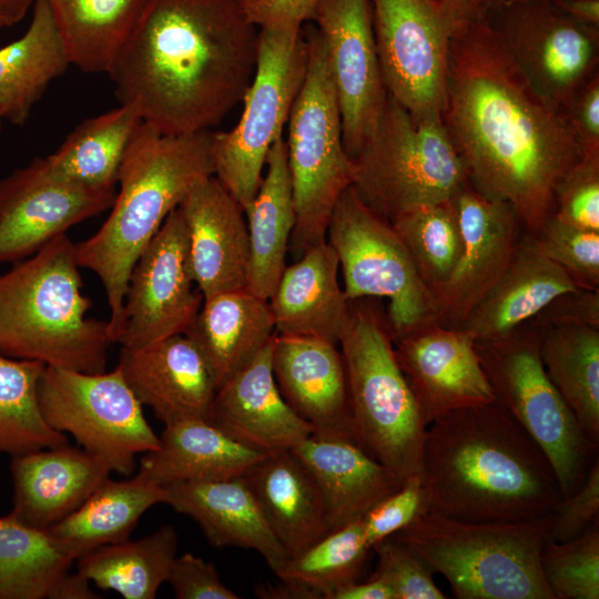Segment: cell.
I'll use <instances>...</instances> for the list:
<instances>
[{
  "mask_svg": "<svg viewBox=\"0 0 599 599\" xmlns=\"http://www.w3.org/2000/svg\"><path fill=\"white\" fill-rule=\"evenodd\" d=\"M390 223L434 296L447 282L461 253V231L450 200L410 207Z\"/></svg>",
  "mask_w": 599,
  "mask_h": 599,
  "instance_id": "b9f144b4",
  "label": "cell"
},
{
  "mask_svg": "<svg viewBox=\"0 0 599 599\" xmlns=\"http://www.w3.org/2000/svg\"><path fill=\"white\" fill-rule=\"evenodd\" d=\"M184 334L204 357L219 388L276 333L268 301L244 288L204 298Z\"/></svg>",
  "mask_w": 599,
  "mask_h": 599,
  "instance_id": "1f68e13d",
  "label": "cell"
},
{
  "mask_svg": "<svg viewBox=\"0 0 599 599\" xmlns=\"http://www.w3.org/2000/svg\"><path fill=\"white\" fill-rule=\"evenodd\" d=\"M387 93L415 115L445 105L454 26L437 0H369Z\"/></svg>",
  "mask_w": 599,
  "mask_h": 599,
  "instance_id": "9a60e30c",
  "label": "cell"
},
{
  "mask_svg": "<svg viewBox=\"0 0 599 599\" xmlns=\"http://www.w3.org/2000/svg\"><path fill=\"white\" fill-rule=\"evenodd\" d=\"M75 243L59 235L0 275V354L83 373L106 369L108 321L88 315Z\"/></svg>",
  "mask_w": 599,
  "mask_h": 599,
  "instance_id": "5b68a950",
  "label": "cell"
},
{
  "mask_svg": "<svg viewBox=\"0 0 599 599\" xmlns=\"http://www.w3.org/2000/svg\"><path fill=\"white\" fill-rule=\"evenodd\" d=\"M292 450L318 485L328 532L361 519L403 485L352 437L313 433Z\"/></svg>",
  "mask_w": 599,
  "mask_h": 599,
  "instance_id": "4316f807",
  "label": "cell"
},
{
  "mask_svg": "<svg viewBox=\"0 0 599 599\" xmlns=\"http://www.w3.org/2000/svg\"><path fill=\"white\" fill-rule=\"evenodd\" d=\"M254 592L264 599H323L315 589L291 579H280L273 585H257Z\"/></svg>",
  "mask_w": 599,
  "mask_h": 599,
  "instance_id": "9f6ffc18",
  "label": "cell"
},
{
  "mask_svg": "<svg viewBox=\"0 0 599 599\" xmlns=\"http://www.w3.org/2000/svg\"><path fill=\"white\" fill-rule=\"evenodd\" d=\"M37 0H0V11L8 26H12L24 18Z\"/></svg>",
  "mask_w": 599,
  "mask_h": 599,
  "instance_id": "94428289",
  "label": "cell"
},
{
  "mask_svg": "<svg viewBox=\"0 0 599 599\" xmlns=\"http://www.w3.org/2000/svg\"><path fill=\"white\" fill-rule=\"evenodd\" d=\"M1 121H2V120L0 119V125H1Z\"/></svg>",
  "mask_w": 599,
  "mask_h": 599,
  "instance_id": "03108f58",
  "label": "cell"
},
{
  "mask_svg": "<svg viewBox=\"0 0 599 599\" xmlns=\"http://www.w3.org/2000/svg\"><path fill=\"white\" fill-rule=\"evenodd\" d=\"M258 30L240 0H149L108 71L115 95L162 133L209 131L251 84Z\"/></svg>",
  "mask_w": 599,
  "mask_h": 599,
  "instance_id": "7a4b0ae2",
  "label": "cell"
},
{
  "mask_svg": "<svg viewBox=\"0 0 599 599\" xmlns=\"http://www.w3.org/2000/svg\"><path fill=\"white\" fill-rule=\"evenodd\" d=\"M141 122L135 108L120 104L82 121L44 161L53 173L73 183L115 190L124 153Z\"/></svg>",
  "mask_w": 599,
  "mask_h": 599,
  "instance_id": "74e56055",
  "label": "cell"
},
{
  "mask_svg": "<svg viewBox=\"0 0 599 599\" xmlns=\"http://www.w3.org/2000/svg\"><path fill=\"white\" fill-rule=\"evenodd\" d=\"M515 1H528V0H515Z\"/></svg>",
  "mask_w": 599,
  "mask_h": 599,
  "instance_id": "e7e4bbea",
  "label": "cell"
},
{
  "mask_svg": "<svg viewBox=\"0 0 599 599\" xmlns=\"http://www.w3.org/2000/svg\"><path fill=\"white\" fill-rule=\"evenodd\" d=\"M258 191L245 212L250 265L245 290L268 301L286 267L295 225L287 148L283 136L271 146Z\"/></svg>",
  "mask_w": 599,
  "mask_h": 599,
  "instance_id": "d6a6232c",
  "label": "cell"
},
{
  "mask_svg": "<svg viewBox=\"0 0 599 599\" xmlns=\"http://www.w3.org/2000/svg\"><path fill=\"white\" fill-rule=\"evenodd\" d=\"M45 423L71 435L87 451L122 476L134 471L138 454L155 450L160 437L120 368L83 373L45 366L38 385Z\"/></svg>",
  "mask_w": 599,
  "mask_h": 599,
  "instance_id": "4fadbf2b",
  "label": "cell"
},
{
  "mask_svg": "<svg viewBox=\"0 0 599 599\" xmlns=\"http://www.w3.org/2000/svg\"><path fill=\"white\" fill-rule=\"evenodd\" d=\"M99 598L90 587V581L78 571L68 572L60 580L53 599H95Z\"/></svg>",
  "mask_w": 599,
  "mask_h": 599,
  "instance_id": "680465c9",
  "label": "cell"
},
{
  "mask_svg": "<svg viewBox=\"0 0 599 599\" xmlns=\"http://www.w3.org/2000/svg\"><path fill=\"white\" fill-rule=\"evenodd\" d=\"M164 488V504L195 520L212 546L255 550L274 573L288 560L244 477L173 483Z\"/></svg>",
  "mask_w": 599,
  "mask_h": 599,
  "instance_id": "484cf974",
  "label": "cell"
},
{
  "mask_svg": "<svg viewBox=\"0 0 599 599\" xmlns=\"http://www.w3.org/2000/svg\"><path fill=\"white\" fill-rule=\"evenodd\" d=\"M541 570L555 599L599 598V525L564 542L546 541Z\"/></svg>",
  "mask_w": 599,
  "mask_h": 599,
  "instance_id": "ee69618b",
  "label": "cell"
},
{
  "mask_svg": "<svg viewBox=\"0 0 599 599\" xmlns=\"http://www.w3.org/2000/svg\"><path fill=\"white\" fill-rule=\"evenodd\" d=\"M397 362L425 422L495 397L468 332L428 323L394 339Z\"/></svg>",
  "mask_w": 599,
  "mask_h": 599,
  "instance_id": "ffe728a7",
  "label": "cell"
},
{
  "mask_svg": "<svg viewBox=\"0 0 599 599\" xmlns=\"http://www.w3.org/2000/svg\"><path fill=\"white\" fill-rule=\"evenodd\" d=\"M116 366L139 402L164 425L207 419L217 387L204 357L185 334L141 347H121Z\"/></svg>",
  "mask_w": 599,
  "mask_h": 599,
  "instance_id": "7402d4cb",
  "label": "cell"
},
{
  "mask_svg": "<svg viewBox=\"0 0 599 599\" xmlns=\"http://www.w3.org/2000/svg\"><path fill=\"white\" fill-rule=\"evenodd\" d=\"M149 0H48L70 64L108 73Z\"/></svg>",
  "mask_w": 599,
  "mask_h": 599,
  "instance_id": "d590c367",
  "label": "cell"
},
{
  "mask_svg": "<svg viewBox=\"0 0 599 599\" xmlns=\"http://www.w3.org/2000/svg\"><path fill=\"white\" fill-rule=\"evenodd\" d=\"M449 200L463 246L450 276L434 295L435 323L458 327L506 271L527 231L509 203L484 195L469 180Z\"/></svg>",
  "mask_w": 599,
  "mask_h": 599,
  "instance_id": "d6986e66",
  "label": "cell"
},
{
  "mask_svg": "<svg viewBox=\"0 0 599 599\" xmlns=\"http://www.w3.org/2000/svg\"><path fill=\"white\" fill-rule=\"evenodd\" d=\"M240 1H242L244 4H248V3H251V2L254 1V0H240Z\"/></svg>",
  "mask_w": 599,
  "mask_h": 599,
  "instance_id": "be15d7a7",
  "label": "cell"
},
{
  "mask_svg": "<svg viewBox=\"0 0 599 599\" xmlns=\"http://www.w3.org/2000/svg\"><path fill=\"white\" fill-rule=\"evenodd\" d=\"M532 237L538 248L580 288L599 290V232L571 225L551 215Z\"/></svg>",
  "mask_w": 599,
  "mask_h": 599,
  "instance_id": "f6af8a7d",
  "label": "cell"
},
{
  "mask_svg": "<svg viewBox=\"0 0 599 599\" xmlns=\"http://www.w3.org/2000/svg\"><path fill=\"white\" fill-rule=\"evenodd\" d=\"M338 270L337 255L327 241L284 268L268 298L276 334L338 344L349 303L338 282Z\"/></svg>",
  "mask_w": 599,
  "mask_h": 599,
  "instance_id": "83f0119b",
  "label": "cell"
},
{
  "mask_svg": "<svg viewBox=\"0 0 599 599\" xmlns=\"http://www.w3.org/2000/svg\"><path fill=\"white\" fill-rule=\"evenodd\" d=\"M213 132L165 134L142 121L121 162L111 211L100 229L75 244L81 268L100 280L109 305L112 343L122 326L131 270L191 189L214 175Z\"/></svg>",
  "mask_w": 599,
  "mask_h": 599,
  "instance_id": "277c9868",
  "label": "cell"
},
{
  "mask_svg": "<svg viewBox=\"0 0 599 599\" xmlns=\"http://www.w3.org/2000/svg\"><path fill=\"white\" fill-rule=\"evenodd\" d=\"M69 65L48 0H37L24 34L0 49V119L24 123L49 84Z\"/></svg>",
  "mask_w": 599,
  "mask_h": 599,
  "instance_id": "e575fe53",
  "label": "cell"
},
{
  "mask_svg": "<svg viewBox=\"0 0 599 599\" xmlns=\"http://www.w3.org/2000/svg\"><path fill=\"white\" fill-rule=\"evenodd\" d=\"M486 18L530 83L562 109L598 72L599 28L552 0H501Z\"/></svg>",
  "mask_w": 599,
  "mask_h": 599,
  "instance_id": "5bb4252c",
  "label": "cell"
},
{
  "mask_svg": "<svg viewBox=\"0 0 599 599\" xmlns=\"http://www.w3.org/2000/svg\"><path fill=\"white\" fill-rule=\"evenodd\" d=\"M377 298L348 303L338 338L355 440L400 484L422 475L427 428Z\"/></svg>",
  "mask_w": 599,
  "mask_h": 599,
  "instance_id": "8992f818",
  "label": "cell"
},
{
  "mask_svg": "<svg viewBox=\"0 0 599 599\" xmlns=\"http://www.w3.org/2000/svg\"><path fill=\"white\" fill-rule=\"evenodd\" d=\"M599 517V460L592 463L581 487L556 509L547 541L564 542L580 536Z\"/></svg>",
  "mask_w": 599,
  "mask_h": 599,
  "instance_id": "681fc988",
  "label": "cell"
},
{
  "mask_svg": "<svg viewBox=\"0 0 599 599\" xmlns=\"http://www.w3.org/2000/svg\"><path fill=\"white\" fill-rule=\"evenodd\" d=\"M444 14L455 27L457 23L466 22L486 17L487 13L501 0H437Z\"/></svg>",
  "mask_w": 599,
  "mask_h": 599,
  "instance_id": "11a10c76",
  "label": "cell"
},
{
  "mask_svg": "<svg viewBox=\"0 0 599 599\" xmlns=\"http://www.w3.org/2000/svg\"><path fill=\"white\" fill-rule=\"evenodd\" d=\"M159 437V448L141 457L136 475L161 486L243 477L266 455L203 418L165 425Z\"/></svg>",
  "mask_w": 599,
  "mask_h": 599,
  "instance_id": "4dcf8cb0",
  "label": "cell"
},
{
  "mask_svg": "<svg viewBox=\"0 0 599 599\" xmlns=\"http://www.w3.org/2000/svg\"><path fill=\"white\" fill-rule=\"evenodd\" d=\"M337 346L322 338L276 334L272 368L283 398L315 434L354 438L346 372Z\"/></svg>",
  "mask_w": 599,
  "mask_h": 599,
  "instance_id": "cb8c5ba5",
  "label": "cell"
},
{
  "mask_svg": "<svg viewBox=\"0 0 599 599\" xmlns=\"http://www.w3.org/2000/svg\"><path fill=\"white\" fill-rule=\"evenodd\" d=\"M377 566L373 573L386 580L394 590L395 599H445L434 581V571L408 546L388 537L373 548Z\"/></svg>",
  "mask_w": 599,
  "mask_h": 599,
  "instance_id": "bcb514c9",
  "label": "cell"
},
{
  "mask_svg": "<svg viewBox=\"0 0 599 599\" xmlns=\"http://www.w3.org/2000/svg\"><path fill=\"white\" fill-rule=\"evenodd\" d=\"M538 326L580 323L599 327V290L580 288L554 298L535 317Z\"/></svg>",
  "mask_w": 599,
  "mask_h": 599,
  "instance_id": "f5cc1de1",
  "label": "cell"
},
{
  "mask_svg": "<svg viewBox=\"0 0 599 599\" xmlns=\"http://www.w3.org/2000/svg\"><path fill=\"white\" fill-rule=\"evenodd\" d=\"M577 290L526 232L506 271L456 328L476 341L496 338L535 317L557 296Z\"/></svg>",
  "mask_w": 599,
  "mask_h": 599,
  "instance_id": "f1b7e54d",
  "label": "cell"
},
{
  "mask_svg": "<svg viewBox=\"0 0 599 599\" xmlns=\"http://www.w3.org/2000/svg\"><path fill=\"white\" fill-rule=\"evenodd\" d=\"M177 209L185 226L191 274L203 300L244 290L250 237L238 202L212 175L194 185Z\"/></svg>",
  "mask_w": 599,
  "mask_h": 599,
  "instance_id": "44dd1931",
  "label": "cell"
},
{
  "mask_svg": "<svg viewBox=\"0 0 599 599\" xmlns=\"http://www.w3.org/2000/svg\"><path fill=\"white\" fill-rule=\"evenodd\" d=\"M321 0H254L245 4L250 20L260 27L273 24L302 26L312 21Z\"/></svg>",
  "mask_w": 599,
  "mask_h": 599,
  "instance_id": "db71d44e",
  "label": "cell"
},
{
  "mask_svg": "<svg viewBox=\"0 0 599 599\" xmlns=\"http://www.w3.org/2000/svg\"><path fill=\"white\" fill-rule=\"evenodd\" d=\"M10 471V512L42 530L78 509L112 473L102 459L69 444L13 456Z\"/></svg>",
  "mask_w": 599,
  "mask_h": 599,
  "instance_id": "d4e9b609",
  "label": "cell"
},
{
  "mask_svg": "<svg viewBox=\"0 0 599 599\" xmlns=\"http://www.w3.org/2000/svg\"><path fill=\"white\" fill-rule=\"evenodd\" d=\"M243 477L288 559L328 534L318 485L293 450L266 454Z\"/></svg>",
  "mask_w": 599,
  "mask_h": 599,
  "instance_id": "f546056e",
  "label": "cell"
},
{
  "mask_svg": "<svg viewBox=\"0 0 599 599\" xmlns=\"http://www.w3.org/2000/svg\"><path fill=\"white\" fill-rule=\"evenodd\" d=\"M275 335L217 388L207 417L235 441L263 454L292 450L314 433L277 387L272 368Z\"/></svg>",
  "mask_w": 599,
  "mask_h": 599,
  "instance_id": "603a6c76",
  "label": "cell"
},
{
  "mask_svg": "<svg viewBox=\"0 0 599 599\" xmlns=\"http://www.w3.org/2000/svg\"><path fill=\"white\" fill-rule=\"evenodd\" d=\"M554 216L599 232V154L581 155L559 182Z\"/></svg>",
  "mask_w": 599,
  "mask_h": 599,
  "instance_id": "7dc6e473",
  "label": "cell"
},
{
  "mask_svg": "<svg viewBox=\"0 0 599 599\" xmlns=\"http://www.w3.org/2000/svg\"><path fill=\"white\" fill-rule=\"evenodd\" d=\"M115 194L57 175L44 158L14 170L0 180V264L31 256L72 226L109 210Z\"/></svg>",
  "mask_w": 599,
  "mask_h": 599,
  "instance_id": "ac0fdd59",
  "label": "cell"
},
{
  "mask_svg": "<svg viewBox=\"0 0 599 599\" xmlns=\"http://www.w3.org/2000/svg\"><path fill=\"white\" fill-rule=\"evenodd\" d=\"M258 29L256 68L241 118L231 131L213 132L212 140L214 176L244 212L258 191L271 146L283 136L308 60L302 26Z\"/></svg>",
  "mask_w": 599,
  "mask_h": 599,
  "instance_id": "8fae6325",
  "label": "cell"
},
{
  "mask_svg": "<svg viewBox=\"0 0 599 599\" xmlns=\"http://www.w3.org/2000/svg\"><path fill=\"white\" fill-rule=\"evenodd\" d=\"M73 562L47 530L0 517V599H53Z\"/></svg>",
  "mask_w": 599,
  "mask_h": 599,
  "instance_id": "ab89813d",
  "label": "cell"
},
{
  "mask_svg": "<svg viewBox=\"0 0 599 599\" xmlns=\"http://www.w3.org/2000/svg\"><path fill=\"white\" fill-rule=\"evenodd\" d=\"M305 38L307 69L287 120L285 140L295 210L288 251L295 260L326 242L335 204L357 174L356 163L344 148L341 110L323 39L316 28Z\"/></svg>",
  "mask_w": 599,
  "mask_h": 599,
  "instance_id": "ba28073f",
  "label": "cell"
},
{
  "mask_svg": "<svg viewBox=\"0 0 599 599\" xmlns=\"http://www.w3.org/2000/svg\"><path fill=\"white\" fill-rule=\"evenodd\" d=\"M167 582L179 599L240 598L223 583L212 562L190 552L175 558Z\"/></svg>",
  "mask_w": 599,
  "mask_h": 599,
  "instance_id": "f907efd6",
  "label": "cell"
},
{
  "mask_svg": "<svg viewBox=\"0 0 599 599\" xmlns=\"http://www.w3.org/2000/svg\"><path fill=\"white\" fill-rule=\"evenodd\" d=\"M564 111L579 143L581 155L599 154V73L580 87Z\"/></svg>",
  "mask_w": 599,
  "mask_h": 599,
  "instance_id": "816d5d0a",
  "label": "cell"
},
{
  "mask_svg": "<svg viewBox=\"0 0 599 599\" xmlns=\"http://www.w3.org/2000/svg\"><path fill=\"white\" fill-rule=\"evenodd\" d=\"M539 343V327L531 318L502 336L475 339V347L495 402L544 450L562 498H568L583 484L598 445L549 379Z\"/></svg>",
  "mask_w": 599,
  "mask_h": 599,
  "instance_id": "30bf717a",
  "label": "cell"
},
{
  "mask_svg": "<svg viewBox=\"0 0 599 599\" xmlns=\"http://www.w3.org/2000/svg\"><path fill=\"white\" fill-rule=\"evenodd\" d=\"M202 303L189 265L184 222L176 207L131 270L116 343L141 347L184 334Z\"/></svg>",
  "mask_w": 599,
  "mask_h": 599,
  "instance_id": "2e32d148",
  "label": "cell"
},
{
  "mask_svg": "<svg viewBox=\"0 0 599 599\" xmlns=\"http://www.w3.org/2000/svg\"><path fill=\"white\" fill-rule=\"evenodd\" d=\"M571 18L599 28V0H552Z\"/></svg>",
  "mask_w": 599,
  "mask_h": 599,
  "instance_id": "91938a15",
  "label": "cell"
},
{
  "mask_svg": "<svg viewBox=\"0 0 599 599\" xmlns=\"http://www.w3.org/2000/svg\"><path fill=\"white\" fill-rule=\"evenodd\" d=\"M332 599H395L390 585L380 577L352 582L338 589Z\"/></svg>",
  "mask_w": 599,
  "mask_h": 599,
  "instance_id": "6f0895ef",
  "label": "cell"
},
{
  "mask_svg": "<svg viewBox=\"0 0 599 599\" xmlns=\"http://www.w3.org/2000/svg\"><path fill=\"white\" fill-rule=\"evenodd\" d=\"M441 118L469 182L537 234L581 151L564 109L530 83L486 17L454 27Z\"/></svg>",
  "mask_w": 599,
  "mask_h": 599,
  "instance_id": "6da1fadb",
  "label": "cell"
},
{
  "mask_svg": "<svg viewBox=\"0 0 599 599\" xmlns=\"http://www.w3.org/2000/svg\"><path fill=\"white\" fill-rule=\"evenodd\" d=\"M45 365L0 354V453L11 457L68 444L44 420L38 385Z\"/></svg>",
  "mask_w": 599,
  "mask_h": 599,
  "instance_id": "60d3db41",
  "label": "cell"
},
{
  "mask_svg": "<svg viewBox=\"0 0 599 599\" xmlns=\"http://www.w3.org/2000/svg\"><path fill=\"white\" fill-rule=\"evenodd\" d=\"M422 477L430 508L469 522L535 519L564 499L544 450L496 402L428 424Z\"/></svg>",
  "mask_w": 599,
  "mask_h": 599,
  "instance_id": "3957f363",
  "label": "cell"
},
{
  "mask_svg": "<svg viewBox=\"0 0 599 599\" xmlns=\"http://www.w3.org/2000/svg\"><path fill=\"white\" fill-rule=\"evenodd\" d=\"M538 326V325H537ZM545 370L586 435L599 444V327L538 326Z\"/></svg>",
  "mask_w": 599,
  "mask_h": 599,
  "instance_id": "8d00e7d4",
  "label": "cell"
},
{
  "mask_svg": "<svg viewBox=\"0 0 599 599\" xmlns=\"http://www.w3.org/2000/svg\"><path fill=\"white\" fill-rule=\"evenodd\" d=\"M337 255L348 301L387 298L393 341L435 322L434 296L419 277L392 223L373 211L354 186L337 200L326 234Z\"/></svg>",
  "mask_w": 599,
  "mask_h": 599,
  "instance_id": "7c38bea8",
  "label": "cell"
},
{
  "mask_svg": "<svg viewBox=\"0 0 599 599\" xmlns=\"http://www.w3.org/2000/svg\"><path fill=\"white\" fill-rule=\"evenodd\" d=\"M164 486L138 475L113 480L106 478L68 517L47 531L73 561L108 545L125 541L143 514L165 501Z\"/></svg>",
  "mask_w": 599,
  "mask_h": 599,
  "instance_id": "836d02e7",
  "label": "cell"
},
{
  "mask_svg": "<svg viewBox=\"0 0 599 599\" xmlns=\"http://www.w3.org/2000/svg\"><path fill=\"white\" fill-rule=\"evenodd\" d=\"M316 23L336 91L343 142L354 159L375 131L388 97L376 51L369 0H321Z\"/></svg>",
  "mask_w": 599,
  "mask_h": 599,
  "instance_id": "e0dca14e",
  "label": "cell"
},
{
  "mask_svg": "<svg viewBox=\"0 0 599 599\" xmlns=\"http://www.w3.org/2000/svg\"><path fill=\"white\" fill-rule=\"evenodd\" d=\"M429 508L422 475L409 478L361 518L366 544L373 548L379 541L408 527Z\"/></svg>",
  "mask_w": 599,
  "mask_h": 599,
  "instance_id": "c3c4849f",
  "label": "cell"
},
{
  "mask_svg": "<svg viewBox=\"0 0 599 599\" xmlns=\"http://www.w3.org/2000/svg\"><path fill=\"white\" fill-rule=\"evenodd\" d=\"M2 27H7V23H6L4 19H3V17H2L1 11H0V28H2Z\"/></svg>",
  "mask_w": 599,
  "mask_h": 599,
  "instance_id": "6125c7cd",
  "label": "cell"
},
{
  "mask_svg": "<svg viewBox=\"0 0 599 599\" xmlns=\"http://www.w3.org/2000/svg\"><path fill=\"white\" fill-rule=\"evenodd\" d=\"M361 519L326 534L302 554L290 558L275 573L280 579L303 582L332 599L334 593L358 581L368 551Z\"/></svg>",
  "mask_w": 599,
  "mask_h": 599,
  "instance_id": "7bdbcfd3",
  "label": "cell"
},
{
  "mask_svg": "<svg viewBox=\"0 0 599 599\" xmlns=\"http://www.w3.org/2000/svg\"><path fill=\"white\" fill-rule=\"evenodd\" d=\"M176 550L175 528L163 525L143 538L100 547L75 561L78 572L100 589L125 599H154L167 581Z\"/></svg>",
  "mask_w": 599,
  "mask_h": 599,
  "instance_id": "f35d334b",
  "label": "cell"
},
{
  "mask_svg": "<svg viewBox=\"0 0 599 599\" xmlns=\"http://www.w3.org/2000/svg\"><path fill=\"white\" fill-rule=\"evenodd\" d=\"M552 512L469 522L433 508L392 537L441 573L459 599H555L541 570Z\"/></svg>",
  "mask_w": 599,
  "mask_h": 599,
  "instance_id": "52a82bcc",
  "label": "cell"
},
{
  "mask_svg": "<svg viewBox=\"0 0 599 599\" xmlns=\"http://www.w3.org/2000/svg\"><path fill=\"white\" fill-rule=\"evenodd\" d=\"M354 161V189L389 222L410 207L448 201L468 181L441 114L415 115L389 94Z\"/></svg>",
  "mask_w": 599,
  "mask_h": 599,
  "instance_id": "9c48e42d",
  "label": "cell"
}]
</instances>
